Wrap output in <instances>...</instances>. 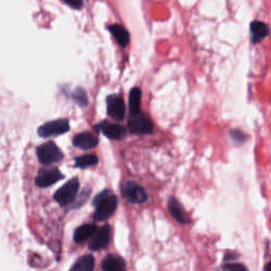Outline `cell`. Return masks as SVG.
Masks as SVG:
<instances>
[{
    "label": "cell",
    "instance_id": "obj_14",
    "mask_svg": "<svg viewBox=\"0 0 271 271\" xmlns=\"http://www.w3.org/2000/svg\"><path fill=\"white\" fill-rule=\"evenodd\" d=\"M269 33V29L266 24L262 22H254L251 24V34H252V43L258 44L264 40Z\"/></svg>",
    "mask_w": 271,
    "mask_h": 271
},
{
    "label": "cell",
    "instance_id": "obj_23",
    "mask_svg": "<svg viewBox=\"0 0 271 271\" xmlns=\"http://www.w3.org/2000/svg\"><path fill=\"white\" fill-rule=\"evenodd\" d=\"M107 195H110V192H108V190H104V191H102L101 193H99V194L94 198L93 204H94L95 206H97L101 201L104 200V198H105Z\"/></svg>",
    "mask_w": 271,
    "mask_h": 271
},
{
    "label": "cell",
    "instance_id": "obj_7",
    "mask_svg": "<svg viewBox=\"0 0 271 271\" xmlns=\"http://www.w3.org/2000/svg\"><path fill=\"white\" fill-rule=\"evenodd\" d=\"M63 178V174L57 168H44L36 176L35 184L40 188H47L57 184Z\"/></svg>",
    "mask_w": 271,
    "mask_h": 271
},
{
    "label": "cell",
    "instance_id": "obj_21",
    "mask_svg": "<svg viewBox=\"0 0 271 271\" xmlns=\"http://www.w3.org/2000/svg\"><path fill=\"white\" fill-rule=\"evenodd\" d=\"M223 271H249L243 264H227L224 266Z\"/></svg>",
    "mask_w": 271,
    "mask_h": 271
},
{
    "label": "cell",
    "instance_id": "obj_22",
    "mask_svg": "<svg viewBox=\"0 0 271 271\" xmlns=\"http://www.w3.org/2000/svg\"><path fill=\"white\" fill-rule=\"evenodd\" d=\"M230 135H231L232 139L236 142H238V143H243L247 139V135L244 134L243 132H241V131H232L230 133Z\"/></svg>",
    "mask_w": 271,
    "mask_h": 271
},
{
    "label": "cell",
    "instance_id": "obj_2",
    "mask_svg": "<svg viewBox=\"0 0 271 271\" xmlns=\"http://www.w3.org/2000/svg\"><path fill=\"white\" fill-rule=\"evenodd\" d=\"M80 189V183L78 178L71 179L66 185L60 188L56 194H54V200L57 201L62 207H65L72 202H75Z\"/></svg>",
    "mask_w": 271,
    "mask_h": 271
},
{
    "label": "cell",
    "instance_id": "obj_5",
    "mask_svg": "<svg viewBox=\"0 0 271 271\" xmlns=\"http://www.w3.org/2000/svg\"><path fill=\"white\" fill-rule=\"evenodd\" d=\"M70 130V124L67 119H59L45 123L39 129V135L47 138L52 136H59L67 133Z\"/></svg>",
    "mask_w": 271,
    "mask_h": 271
},
{
    "label": "cell",
    "instance_id": "obj_17",
    "mask_svg": "<svg viewBox=\"0 0 271 271\" xmlns=\"http://www.w3.org/2000/svg\"><path fill=\"white\" fill-rule=\"evenodd\" d=\"M95 270V259L93 256H85L80 258L70 271H94Z\"/></svg>",
    "mask_w": 271,
    "mask_h": 271
},
{
    "label": "cell",
    "instance_id": "obj_18",
    "mask_svg": "<svg viewBox=\"0 0 271 271\" xmlns=\"http://www.w3.org/2000/svg\"><path fill=\"white\" fill-rule=\"evenodd\" d=\"M140 102H141V90L139 88H133L130 94V113L136 115L140 113Z\"/></svg>",
    "mask_w": 271,
    "mask_h": 271
},
{
    "label": "cell",
    "instance_id": "obj_24",
    "mask_svg": "<svg viewBox=\"0 0 271 271\" xmlns=\"http://www.w3.org/2000/svg\"><path fill=\"white\" fill-rule=\"evenodd\" d=\"M65 2L74 9H81L83 7V0H65Z\"/></svg>",
    "mask_w": 271,
    "mask_h": 271
},
{
    "label": "cell",
    "instance_id": "obj_4",
    "mask_svg": "<svg viewBox=\"0 0 271 271\" xmlns=\"http://www.w3.org/2000/svg\"><path fill=\"white\" fill-rule=\"evenodd\" d=\"M122 195L126 201L132 204H142L148 200L147 192L134 182H126L123 184Z\"/></svg>",
    "mask_w": 271,
    "mask_h": 271
},
{
    "label": "cell",
    "instance_id": "obj_6",
    "mask_svg": "<svg viewBox=\"0 0 271 271\" xmlns=\"http://www.w3.org/2000/svg\"><path fill=\"white\" fill-rule=\"evenodd\" d=\"M129 126L132 133L139 135H149L153 133L154 126L152 121L144 114L138 113L136 115H131Z\"/></svg>",
    "mask_w": 271,
    "mask_h": 271
},
{
    "label": "cell",
    "instance_id": "obj_25",
    "mask_svg": "<svg viewBox=\"0 0 271 271\" xmlns=\"http://www.w3.org/2000/svg\"><path fill=\"white\" fill-rule=\"evenodd\" d=\"M236 258H237V255L229 254V255H227V256L225 257V260H226V261H228V260H234Z\"/></svg>",
    "mask_w": 271,
    "mask_h": 271
},
{
    "label": "cell",
    "instance_id": "obj_8",
    "mask_svg": "<svg viewBox=\"0 0 271 271\" xmlns=\"http://www.w3.org/2000/svg\"><path fill=\"white\" fill-rule=\"evenodd\" d=\"M111 227L108 225H105L99 231H96V233L93 236L92 241L89 243V249L93 251H99L103 248H105L111 240Z\"/></svg>",
    "mask_w": 271,
    "mask_h": 271
},
{
    "label": "cell",
    "instance_id": "obj_12",
    "mask_svg": "<svg viewBox=\"0 0 271 271\" xmlns=\"http://www.w3.org/2000/svg\"><path fill=\"white\" fill-rule=\"evenodd\" d=\"M98 143V138L90 133H81L74 138V146L85 151L96 148Z\"/></svg>",
    "mask_w": 271,
    "mask_h": 271
},
{
    "label": "cell",
    "instance_id": "obj_11",
    "mask_svg": "<svg viewBox=\"0 0 271 271\" xmlns=\"http://www.w3.org/2000/svg\"><path fill=\"white\" fill-rule=\"evenodd\" d=\"M169 211L172 214L173 218L180 224H190L191 220H190V216L188 215V213L185 211L184 207L182 206L175 197H172L171 200L169 201Z\"/></svg>",
    "mask_w": 271,
    "mask_h": 271
},
{
    "label": "cell",
    "instance_id": "obj_13",
    "mask_svg": "<svg viewBox=\"0 0 271 271\" xmlns=\"http://www.w3.org/2000/svg\"><path fill=\"white\" fill-rule=\"evenodd\" d=\"M103 271H126L124 260L116 255L107 256L102 263Z\"/></svg>",
    "mask_w": 271,
    "mask_h": 271
},
{
    "label": "cell",
    "instance_id": "obj_20",
    "mask_svg": "<svg viewBox=\"0 0 271 271\" xmlns=\"http://www.w3.org/2000/svg\"><path fill=\"white\" fill-rule=\"evenodd\" d=\"M72 97H74L76 102L82 107H84V106H86L88 104L87 94H86V92L83 88H77L74 92V95H72Z\"/></svg>",
    "mask_w": 271,
    "mask_h": 271
},
{
    "label": "cell",
    "instance_id": "obj_19",
    "mask_svg": "<svg viewBox=\"0 0 271 271\" xmlns=\"http://www.w3.org/2000/svg\"><path fill=\"white\" fill-rule=\"evenodd\" d=\"M98 164V157L96 155H83L76 159V167L80 169H86L96 166Z\"/></svg>",
    "mask_w": 271,
    "mask_h": 271
},
{
    "label": "cell",
    "instance_id": "obj_3",
    "mask_svg": "<svg viewBox=\"0 0 271 271\" xmlns=\"http://www.w3.org/2000/svg\"><path fill=\"white\" fill-rule=\"evenodd\" d=\"M97 210L94 214V219L97 222H102L115 213L118 207V198L116 195H107L103 201H101L97 206Z\"/></svg>",
    "mask_w": 271,
    "mask_h": 271
},
{
    "label": "cell",
    "instance_id": "obj_15",
    "mask_svg": "<svg viewBox=\"0 0 271 271\" xmlns=\"http://www.w3.org/2000/svg\"><path fill=\"white\" fill-rule=\"evenodd\" d=\"M110 31L114 35L117 43L121 47H126L130 43V33L121 25H113L110 27Z\"/></svg>",
    "mask_w": 271,
    "mask_h": 271
},
{
    "label": "cell",
    "instance_id": "obj_16",
    "mask_svg": "<svg viewBox=\"0 0 271 271\" xmlns=\"http://www.w3.org/2000/svg\"><path fill=\"white\" fill-rule=\"evenodd\" d=\"M97 231V226L96 225H92V224H87V225H83L81 227H79L76 232H75V236H74V240L77 243H82L83 241L88 240L89 238H92L94 234Z\"/></svg>",
    "mask_w": 271,
    "mask_h": 271
},
{
    "label": "cell",
    "instance_id": "obj_1",
    "mask_svg": "<svg viewBox=\"0 0 271 271\" xmlns=\"http://www.w3.org/2000/svg\"><path fill=\"white\" fill-rule=\"evenodd\" d=\"M36 154H38L40 162L44 166L57 164V162L61 161L64 157L62 151L59 149L57 144L51 141L40 146L38 150H36Z\"/></svg>",
    "mask_w": 271,
    "mask_h": 271
},
{
    "label": "cell",
    "instance_id": "obj_9",
    "mask_svg": "<svg viewBox=\"0 0 271 271\" xmlns=\"http://www.w3.org/2000/svg\"><path fill=\"white\" fill-rule=\"evenodd\" d=\"M107 113L115 120L121 121L125 117V103L120 96H111L107 99Z\"/></svg>",
    "mask_w": 271,
    "mask_h": 271
},
{
    "label": "cell",
    "instance_id": "obj_10",
    "mask_svg": "<svg viewBox=\"0 0 271 271\" xmlns=\"http://www.w3.org/2000/svg\"><path fill=\"white\" fill-rule=\"evenodd\" d=\"M97 130L99 132H102L107 138L114 139V140H120L126 134V130H125V128H123L122 125L111 124L106 121L100 123L97 126Z\"/></svg>",
    "mask_w": 271,
    "mask_h": 271
}]
</instances>
